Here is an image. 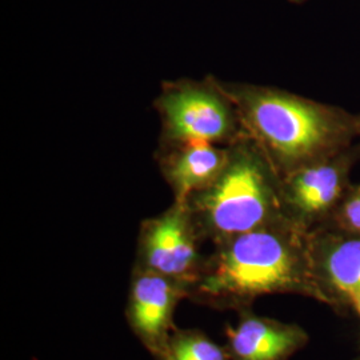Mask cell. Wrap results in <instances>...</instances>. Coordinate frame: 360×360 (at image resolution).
Returning <instances> with one entry per match:
<instances>
[{"mask_svg":"<svg viewBox=\"0 0 360 360\" xmlns=\"http://www.w3.org/2000/svg\"><path fill=\"white\" fill-rule=\"evenodd\" d=\"M267 295H297L321 302L312 281L309 232L281 220L220 243L205 260L190 290L193 303L242 312Z\"/></svg>","mask_w":360,"mask_h":360,"instance_id":"obj_1","label":"cell"},{"mask_svg":"<svg viewBox=\"0 0 360 360\" xmlns=\"http://www.w3.org/2000/svg\"><path fill=\"white\" fill-rule=\"evenodd\" d=\"M247 127L284 176L347 150L360 138V114L269 89L239 91Z\"/></svg>","mask_w":360,"mask_h":360,"instance_id":"obj_2","label":"cell"},{"mask_svg":"<svg viewBox=\"0 0 360 360\" xmlns=\"http://www.w3.org/2000/svg\"><path fill=\"white\" fill-rule=\"evenodd\" d=\"M217 179L193 202L190 211L203 231L220 245L245 232L285 220L282 176L264 156L243 147Z\"/></svg>","mask_w":360,"mask_h":360,"instance_id":"obj_3","label":"cell"},{"mask_svg":"<svg viewBox=\"0 0 360 360\" xmlns=\"http://www.w3.org/2000/svg\"><path fill=\"white\" fill-rule=\"evenodd\" d=\"M358 162L360 147L356 143L282 176L284 219L304 232L324 226L351 186V172Z\"/></svg>","mask_w":360,"mask_h":360,"instance_id":"obj_4","label":"cell"},{"mask_svg":"<svg viewBox=\"0 0 360 360\" xmlns=\"http://www.w3.org/2000/svg\"><path fill=\"white\" fill-rule=\"evenodd\" d=\"M203 263L205 259L198 251L196 229L187 202H176L166 214L146 224L136 267L167 276L184 284L190 291Z\"/></svg>","mask_w":360,"mask_h":360,"instance_id":"obj_5","label":"cell"},{"mask_svg":"<svg viewBox=\"0 0 360 360\" xmlns=\"http://www.w3.org/2000/svg\"><path fill=\"white\" fill-rule=\"evenodd\" d=\"M190 291L154 271L134 267L129 284L126 319L129 330L155 358L176 328L174 315Z\"/></svg>","mask_w":360,"mask_h":360,"instance_id":"obj_6","label":"cell"},{"mask_svg":"<svg viewBox=\"0 0 360 360\" xmlns=\"http://www.w3.org/2000/svg\"><path fill=\"white\" fill-rule=\"evenodd\" d=\"M309 254L319 303L346 314L360 294V236L315 229L309 232Z\"/></svg>","mask_w":360,"mask_h":360,"instance_id":"obj_7","label":"cell"},{"mask_svg":"<svg viewBox=\"0 0 360 360\" xmlns=\"http://www.w3.org/2000/svg\"><path fill=\"white\" fill-rule=\"evenodd\" d=\"M238 315V322L224 328L231 360H290L309 345V333L296 323L262 316L252 309Z\"/></svg>","mask_w":360,"mask_h":360,"instance_id":"obj_8","label":"cell"},{"mask_svg":"<svg viewBox=\"0 0 360 360\" xmlns=\"http://www.w3.org/2000/svg\"><path fill=\"white\" fill-rule=\"evenodd\" d=\"M165 108L172 134L188 143L218 141L233 129L229 107L202 91L175 92L166 99Z\"/></svg>","mask_w":360,"mask_h":360,"instance_id":"obj_9","label":"cell"},{"mask_svg":"<svg viewBox=\"0 0 360 360\" xmlns=\"http://www.w3.org/2000/svg\"><path fill=\"white\" fill-rule=\"evenodd\" d=\"M190 148L180 156L172 168L171 178L178 193V202H187L198 188L218 178L227 162L226 156L212 148L208 142L190 143Z\"/></svg>","mask_w":360,"mask_h":360,"instance_id":"obj_10","label":"cell"},{"mask_svg":"<svg viewBox=\"0 0 360 360\" xmlns=\"http://www.w3.org/2000/svg\"><path fill=\"white\" fill-rule=\"evenodd\" d=\"M155 360H231L224 345H219L198 328L176 327Z\"/></svg>","mask_w":360,"mask_h":360,"instance_id":"obj_11","label":"cell"},{"mask_svg":"<svg viewBox=\"0 0 360 360\" xmlns=\"http://www.w3.org/2000/svg\"><path fill=\"white\" fill-rule=\"evenodd\" d=\"M322 227L360 236V183H351L331 218Z\"/></svg>","mask_w":360,"mask_h":360,"instance_id":"obj_12","label":"cell"},{"mask_svg":"<svg viewBox=\"0 0 360 360\" xmlns=\"http://www.w3.org/2000/svg\"><path fill=\"white\" fill-rule=\"evenodd\" d=\"M351 311H354L360 318V294L351 302Z\"/></svg>","mask_w":360,"mask_h":360,"instance_id":"obj_13","label":"cell"},{"mask_svg":"<svg viewBox=\"0 0 360 360\" xmlns=\"http://www.w3.org/2000/svg\"><path fill=\"white\" fill-rule=\"evenodd\" d=\"M291 1H292V3H297V4H299V3H304V1H307V0H291Z\"/></svg>","mask_w":360,"mask_h":360,"instance_id":"obj_14","label":"cell"},{"mask_svg":"<svg viewBox=\"0 0 360 360\" xmlns=\"http://www.w3.org/2000/svg\"><path fill=\"white\" fill-rule=\"evenodd\" d=\"M358 144H359V147H360V138H359V141H358Z\"/></svg>","mask_w":360,"mask_h":360,"instance_id":"obj_15","label":"cell"},{"mask_svg":"<svg viewBox=\"0 0 360 360\" xmlns=\"http://www.w3.org/2000/svg\"><path fill=\"white\" fill-rule=\"evenodd\" d=\"M354 360H360V358H356V359H354Z\"/></svg>","mask_w":360,"mask_h":360,"instance_id":"obj_16","label":"cell"}]
</instances>
